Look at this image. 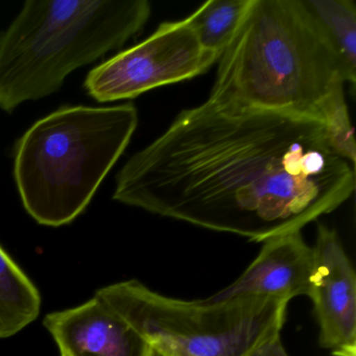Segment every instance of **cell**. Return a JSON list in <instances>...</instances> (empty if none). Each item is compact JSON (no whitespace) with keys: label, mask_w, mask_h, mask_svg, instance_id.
<instances>
[{"label":"cell","mask_w":356,"mask_h":356,"mask_svg":"<svg viewBox=\"0 0 356 356\" xmlns=\"http://www.w3.org/2000/svg\"><path fill=\"white\" fill-rule=\"evenodd\" d=\"M147 0H29L0 33V109L57 92L65 79L124 47L151 16Z\"/></svg>","instance_id":"cell-3"},{"label":"cell","mask_w":356,"mask_h":356,"mask_svg":"<svg viewBox=\"0 0 356 356\" xmlns=\"http://www.w3.org/2000/svg\"><path fill=\"white\" fill-rule=\"evenodd\" d=\"M216 61L218 56L202 47L186 19L164 22L138 44L90 70L84 88L99 103L132 99L201 76Z\"/></svg>","instance_id":"cell-6"},{"label":"cell","mask_w":356,"mask_h":356,"mask_svg":"<svg viewBox=\"0 0 356 356\" xmlns=\"http://www.w3.org/2000/svg\"><path fill=\"white\" fill-rule=\"evenodd\" d=\"M249 356H289L281 341L280 335L272 337L254 350Z\"/></svg>","instance_id":"cell-14"},{"label":"cell","mask_w":356,"mask_h":356,"mask_svg":"<svg viewBox=\"0 0 356 356\" xmlns=\"http://www.w3.org/2000/svg\"><path fill=\"white\" fill-rule=\"evenodd\" d=\"M45 328L63 356H147L149 345L97 296L51 312Z\"/></svg>","instance_id":"cell-8"},{"label":"cell","mask_w":356,"mask_h":356,"mask_svg":"<svg viewBox=\"0 0 356 356\" xmlns=\"http://www.w3.org/2000/svg\"><path fill=\"white\" fill-rule=\"evenodd\" d=\"M354 189L355 165L321 122L208 97L129 159L113 199L264 243L334 211Z\"/></svg>","instance_id":"cell-1"},{"label":"cell","mask_w":356,"mask_h":356,"mask_svg":"<svg viewBox=\"0 0 356 356\" xmlns=\"http://www.w3.org/2000/svg\"><path fill=\"white\" fill-rule=\"evenodd\" d=\"M252 0H209L185 18L206 51L220 56L241 26Z\"/></svg>","instance_id":"cell-12"},{"label":"cell","mask_w":356,"mask_h":356,"mask_svg":"<svg viewBox=\"0 0 356 356\" xmlns=\"http://www.w3.org/2000/svg\"><path fill=\"white\" fill-rule=\"evenodd\" d=\"M321 122L332 149L350 163L355 165V138L343 87H339L329 97L323 109Z\"/></svg>","instance_id":"cell-13"},{"label":"cell","mask_w":356,"mask_h":356,"mask_svg":"<svg viewBox=\"0 0 356 356\" xmlns=\"http://www.w3.org/2000/svg\"><path fill=\"white\" fill-rule=\"evenodd\" d=\"M314 252L301 231L264 241L261 251L232 284L205 299L222 302L233 298H272L289 303L308 296Z\"/></svg>","instance_id":"cell-9"},{"label":"cell","mask_w":356,"mask_h":356,"mask_svg":"<svg viewBox=\"0 0 356 356\" xmlns=\"http://www.w3.org/2000/svg\"><path fill=\"white\" fill-rule=\"evenodd\" d=\"M138 126L133 104L66 106L37 120L14 147V180L38 224H70L88 207Z\"/></svg>","instance_id":"cell-4"},{"label":"cell","mask_w":356,"mask_h":356,"mask_svg":"<svg viewBox=\"0 0 356 356\" xmlns=\"http://www.w3.org/2000/svg\"><path fill=\"white\" fill-rule=\"evenodd\" d=\"M95 296L165 356H249L281 334L289 304L261 297L183 301L137 280L102 287Z\"/></svg>","instance_id":"cell-5"},{"label":"cell","mask_w":356,"mask_h":356,"mask_svg":"<svg viewBox=\"0 0 356 356\" xmlns=\"http://www.w3.org/2000/svg\"><path fill=\"white\" fill-rule=\"evenodd\" d=\"M147 356H165V355H163V354L160 353V352H158L157 350L153 349V348L149 347V354H147Z\"/></svg>","instance_id":"cell-15"},{"label":"cell","mask_w":356,"mask_h":356,"mask_svg":"<svg viewBox=\"0 0 356 356\" xmlns=\"http://www.w3.org/2000/svg\"><path fill=\"white\" fill-rule=\"evenodd\" d=\"M36 285L0 245V339L20 332L40 314Z\"/></svg>","instance_id":"cell-11"},{"label":"cell","mask_w":356,"mask_h":356,"mask_svg":"<svg viewBox=\"0 0 356 356\" xmlns=\"http://www.w3.org/2000/svg\"><path fill=\"white\" fill-rule=\"evenodd\" d=\"M300 9L341 62L352 86L356 81V7L353 0H297Z\"/></svg>","instance_id":"cell-10"},{"label":"cell","mask_w":356,"mask_h":356,"mask_svg":"<svg viewBox=\"0 0 356 356\" xmlns=\"http://www.w3.org/2000/svg\"><path fill=\"white\" fill-rule=\"evenodd\" d=\"M61 356H63V355H61Z\"/></svg>","instance_id":"cell-16"},{"label":"cell","mask_w":356,"mask_h":356,"mask_svg":"<svg viewBox=\"0 0 356 356\" xmlns=\"http://www.w3.org/2000/svg\"><path fill=\"white\" fill-rule=\"evenodd\" d=\"M308 297L320 327L318 343L333 356L356 355V276L337 231L320 224Z\"/></svg>","instance_id":"cell-7"},{"label":"cell","mask_w":356,"mask_h":356,"mask_svg":"<svg viewBox=\"0 0 356 356\" xmlns=\"http://www.w3.org/2000/svg\"><path fill=\"white\" fill-rule=\"evenodd\" d=\"M345 70L297 0H252L218 60L209 97L321 122Z\"/></svg>","instance_id":"cell-2"}]
</instances>
